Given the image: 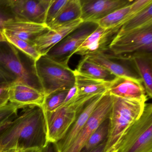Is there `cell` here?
<instances>
[{
  "mask_svg": "<svg viewBox=\"0 0 152 152\" xmlns=\"http://www.w3.org/2000/svg\"><path fill=\"white\" fill-rule=\"evenodd\" d=\"M48 143L44 111L39 107H29L0 135V152L11 148L42 149Z\"/></svg>",
  "mask_w": 152,
  "mask_h": 152,
  "instance_id": "1",
  "label": "cell"
},
{
  "mask_svg": "<svg viewBox=\"0 0 152 152\" xmlns=\"http://www.w3.org/2000/svg\"><path fill=\"white\" fill-rule=\"evenodd\" d=\"M111 97L110 126L104 152H117L122 139L140 118L146 103L115 96Z\"/></svg>",
  "mask_w": 152,
  "mask_h": 152,
  "instance_id": "2",
  "label": "cell"
},
{
  "mask_svg": "<svg viewBox=\"0 0 152 152\" xmlns=\"http://www.w3.org/2000/svg\"><path fill=\"white\" fill-rule=\"evenodd\" d=\"M7 42H0V71L10 84L21 82L42 91L36 76L34 62Z\"/></svg>",
  "mask_w": 152,
  "mask_h": 152,
  "instance_id": "3",
  "label": "cell"
},
{
  "mask_svg": "<svg viewBox=\"0 0 152 152\" xmlns=\"http://www.w3.org/2000/svg\"><path fill=\"white\" fill-rule=\"evenodd\" d=\"M34 68L45 96L57 91L70 89L75 85L74 71L46 55L34 61Z\"/></svg>",
  "mask_w": 152,
  "mask_h": 152,
  "instance_id": "4",
  "label": "cell"
},
{
  "mask_svg": "<svg viewBox=\"0 0 152 152\" xmlns=\"http://www.w3.org/2000/svg\"><path fill=\"white\" fill-rule=\"evenodd\" d=\"M91 97L78 95L73 101L53 112L44 111L48 142L56 143L64 137L80 110Z\"/></svg>",
  "mask_w": 152,
  "mask_h": 152,
  "instance_id": "5",
  "label": "cell"
},
{
  "mask_svg": "<svg viewBox=\"0 0 152 152\" xmlns=\"http://www.w3.org/2000/svg\"><path fill=\"white\" fill-rule=\"evenodd\" d=\"M116 152H152V104L145 103L140 118L124 136Z\"/></svg>",
  "mask_w": 152,
  "mask_h": 152,
  "instance_id": "6",
  "label": "cell"
},
{
  "mask_svg": "<svg viewBox=\"0 0 152 152\" xmlns=\"http://www.w3.org/2000/svg\"><path fill=\"white\" fill-rule=\"evenodd\" d=\"M108 51L115 56L126 57L139 53H152V23L117 34Z\"/></svg>",
  "mask_w": 152,
  "mask_h": 152,
  "instance_id": "7",
  "label": "cell"
},
{
  "mask_svg": "<svg viewBox=\"0 0 152 152\" xmlns=\"http://www.w3.org/2000/svg\"><path fill=\"white\" fill-rule=\"evenodd\" d=\"M98 26L96 22H83L45 55L56 62L68 66L72 56Z\"/></svg>",
  "mask_w": 152,
  "mask_h": 152,
  "instance_id": "8",
  "label": "cell"
},
{
  "mask_svg": "<svg viewBox=\"0 0 152 152\" xmlns=\"http://www.w3.org/2000/svg\"><path fill=\"white\" fill-rule=\"evenodd\" d=\"M112 106V97L108 92H106L71 145L63 152H80L100 124L109 117Z\"/></svg>",
  "mask_w": 152,
  "mask_h": 152,
  "instance_id": "9",
  "label": "cell"
},
{
  "mask_svg": "<svg viewBox=\"0 0 152 152\" xmlns=\"http://www.w3.org/2000/svg\"><path fill=\"white\" fill-rule=\"evenodd\" d=\"M86 57L91 61L107 69L117 77H127L142 83L131 57L115 56L108 51Z\"/></svg>",
  "mask_w": 152,
  "mask_h": 152,
  "instance_id": "10",
  "label": "cell"
},
{
  "mask_svg": "<svg viewBox=\"0 0 152 152\" xmlns=\"http://www.w3.org/2000/svg\"><path fill=\"white\" fill-rule=\"evenodd\" d=\"M51 0H10L16 20L45 24Z\"/></svg>",
  "mask_w": 152,
  "mask_h": 152,
  "instance_id": "11",
  "label": "cell"
},
{
  "mask_svg": "<svg viewBox=\"0 0 152 152\" xmlns=\"http://www.w3.org/2000/svg\"><path fill=\"white\" fill-rule=\"evenodd\" d=\"M132 0H80L83 22H96L114 11L131 5Z\"/></svg>",
  "mask_w": 152,
  "mask_h": 152,
  "instance_id": "12",
  "label": "cell"
},
{
  "mask_svg": "<svg viewBox=\"0 0 152 152\" xmlns=\"http://www.w3.org/2000/svg\"><path fill=\"white\" fill-rule=\"evenodd\" d=\"M120 28L106 29L99 26L84 40L74 54L83 57L108 51L111 42L119 32Z\"/></svg>",
  "mask_w": 152,
  "mask_h": 152,
  "instance_id": "13",
  "label": "cell"
},
{
  "mask_svg": "<svg viewBox=\"0 0 152 152\" xmlns=\"http://www.w3.org/2000/svg\"><path fill=\"white\" fill-rule=\"evenodd\" d=\"M105 93L95 95L85 103L78 113L75 120L64 137L55 143L58 152H64L71 145L78 133L86 124Z\"/></svg>",
  "mask_w": 152,
  "mask_h": 152,
  "instance_id": "14",
  "label": "cell"
},
{
  "mask_svg": "<svg viewBox=\"0 0 152 152\" xmlns=\"http://www.w3.org/2000/svg\"><path fill=\"white\" fill-rule=\"evenodd\" d=\"M45 98L42 91L23 83L14 82L10 85V102L20 108L33 106L42 107Z\"/></svg>",
  "mask_w": 152,
  "mask_h": 152,
  "instance_id": "15",
  "label": "cell"
},
{
  "mask_svg": "<svg viewBox=\"0 0 152 152\" xmlns=\"http://www.w3.org/2000/svg\"><path fill=\"white\" fill-rule=\"evenodd\" d=\"M107 92L111 96L145 103L148 98L142 83L127 77H117L110 83Z\"/></svg>",
  "mask_w": 152,
  "mask_h": 152,
  "instance_id": "16",
  "label": "cell"
},
{
  "mask_svg": "<svg viewBox=\"0 0 152 152\" xmlns=\"http://www.w3.org/2000/svg\"><path fill=\"white\" fill-rule=\"evenodd\" d=\"M83 22L81 19H78L59 28L50 29L37 37L34 41L33 46L41 56H44Z\"/></svg>",
  "mask_w": 152,
  "mask_h": 152,
  "instance_id": "17",
  "label": "cell"
},
{
  "mask_svg": "<svg viewBox=\"0 0 152 152\" xmlns=\"http://www.w3.org/2000/svg\"><path fill=\"white\" fill-rule=\"evenodd\" d=\"M49 30L45 24L15 20L6 23L3 30L33 45L37 37Z\"/></svg>",
  "mask_w": 152,
  "mask_h": 152,
  "instance_id": "18",
  "label": "cell"
},
{
  "mask_svg": "<svg viewBox=\"0 0 152 152\" xmlns=\"http://www.w3.org/2000/svg\"><path fill=\"white\" fill-rule=\"evenodd\" d=\"M131 57L134 61L142 80L148 97H152V53L135 54Z\"/></svg>",
  "mask_w": 152,
  "mask_h": 152,
  "instance_id": "19",
  "label": "cell"
},
{
  "mask_svg": "<svg viewBox=\"0 0 152 152\" xmlns=\"http://www.w3.org/2000/svg\"><path fill=\"white\" fill-rule=\"evenodd\" d=\"M74 71L78 95L95 96L107 92L110 83L96 80Z\"/></svg>",
  "mask_w": 152,
  "mask_h": 152,
  "instance_id": "20",
  "label": "cell"
},
{
  "mask_svg": "<svg viewBox=\"0 0 152 152\" xmlns=\"http://www.w3.org/2000/svg\"><path fill=\"white\" fill-rule=\"evenodd\" d=\"M75 70L83 75L106 82L111 83L117 78L107 69L91 61L86 56L82 58Z\"/></svg>",
  "mask_w": 152,
  "mask_h": 152,
  "instance_id": "21",
  "label": "cell"
},
{
  "mask_svg": "<svg viewBox=\"0 0 152 152\" xmlns=\"http://www.w3.org/2000/svg\"><path fill=\"white\" fill-rule=\"evenodd\" d=\"M81 13L80 0H69L58 16L49 26V28L54 30L80 19Z\"/></svg>",
  "mask_w": 152,
  "mask_h": 152,
  "instance_id": "22",
  "label": "cell"
},
{
  "mask_svg": "<svg viewBox=\"0 0 152 152\" xmlns=\"http://www.w3.org/2000/svg\"><path fill=\"white\" fill-rule=\"evenodd\" d=\"M150 23H152V2L123 24L117 34L137 29Z\"/></svg>",
  "mask_w": 152,
  "mask_h": 152,
  "instance_id": "23",
  "label": "cell"
},
{
  "mask_svg": "<svg viewBox=\"0 0 152 152\" xmlns=\"http://www.w3.org/2000/svg\"><path fill=\"white\" fill-rule=\"evenodd\" d=\"M109 126L110 120L108 117L100 124L96 129L91 134L80 152H90L107 140Z\"/></svg>",
  "mask_w": 152,
  "mask_h": 152,
  "instance_id": "24",
  "label": "cell"
},
{
  "mask_svg": "<svg viewBox=\"0 0 152 152\" xmlns=\"http://www.w3.org/2000/svg\"><path fill=\"white\" fill-rule=\"evenodd\" d=\"M130 11V5L114 11L96 23L99 27L104 29L121 27V26L128 20Z\"/></svg>",
  "mask_w": 152,
  "mask_h": 152,
  "instance_id": "25",
  "label": "cell"
},
{
  "mask_svg": "<svg viewBox=\"0 0 152 152\" xmlns=\"http://www.w3.org/2000/svg\"><path fill=\"white\" fill-rule=\"evenodd\" d=\"M2 33L6 41L13 45L34 62L41 56L32 44L15 37L4 30H2Z\"/></svg>",
  "mask_w": 152,
  "mask_h": 152,
  "instance_id": "26",
  "label": "cell"
},
{
  "mask_svg": "<svg viewBox=\"0 0 152 152\" xmlns=\"http://www.w3.org/2000/svg\"><path fill=\"white\" fill-rule=\"evenodd\" d=\"M69 90H59L45 96L42 108L44 112H51L60 107L64 101Z\"/></svg>",
  "mask_w": 152,
  "mask_h": 152,
  "instance_id": "27",
  "label": "cell"
},
{
  "mask_svg": "<svg viewBox=\"0 0 152 152\" xmlns=\"http://www.w3.org/2000/svg\"><path fill=\"white\" fill-rule=\"evenodd\" d=\"M15 20L10 0H0V31H2L6 23Z\"/></svg>",
  "mask_w": 152,
  "mask_h": 152,
  "instance_id": "28",
  "label": "cell"
},
{
  "mask_svg": "<svg viewBox=\"0 0 152 152\" xmlns=\"http://www.w3.org/2000/svg\"><path fill=\"white\" fill-rule=\"evenodd\" d=\"M69 0H51L46 15L45 24L49 26L58 16Z\"/></svg>",
  "mask_w": 152,
  "mask_h": 152,
  "instance_id": "29",
  "label": "cell"
},
{
  "mask_svg": "<svg viewBox=\"0 0 152 152\" xmlns=\"http://www.w3.org/2000/svg\"><path fill=\"white\" fill-rule=\"evenodd\" d=\"M18 109L20 108L18 106L10 102L0 108V125L11 119L16 118Z\"/></svg>",
  "mask_w": 152,
  "mask_h": 152,
  "instance_id": "30",
  "label": "cell"
},
{
  "mask_svg": "<svg viewBox=\"0 0 152 152\" xmlns=\"http://www.w3.org/2000/svg\"><path fill=\"white\" fill-rule=\"evenodd\" d=\"M10 85L8 83L0 85V108L8 104Z\"/></svg>",
  "mask_w": 152,
  "mask_h": 152,
  "instance_id": "31",
  "label": "cell"
},
{
  "mask_svg": "<svg viewBox=\"0 0 152 152\" xmlns=\"http://www.w3.org/2000/svg\"><path fill=\"white\" fill-rule=\"evenodd\" d=\"M78 96V90L76 85H75L73 87H72L68 91L67 95L65 99L63 104H67L72 101L74 99L76 96Z\"/></svg>",
  "mask_w": 152,
  "mask_h": 152,
  "instance_id": "32",
  "label": "cell"
},
{
  "mask_svg": "<svg viewBox=\"0 0 152 152\" xmlns=\"http://www.w3.org/2000/svg\"><path fill=\"white\" fill-rule=\"evenodd\" d=\"M42 152H58L56 144L48 142L46 146L42 149Z\"/></svg>",
  "mask_w": 152,
  "mask_h": 152,
  "instance_id": "33",
  "label": "cell"
},
{
  "mask_svg": "<svg viewBox=\"0 0 152 152\" xmlns=\"http://www.w3.org/2000/svg\"><path fill=\"white\" fill-rule=\"evenodd\" d=\"M15 119H11V120L6 122L5 123L0 125V135L2 134L3 132L11 125L12 122Z\"/></svg>",
  "mask_w": 152,
  "mask_h": 152,
  "instance_id": "34",
  "label": "cell"
},
{
  "mask_svg": "<svg viewBox=\"0 0 152 152\" xmlns=\"http://www.w3.org/2000/svg\"><path fill=\"white\" fill-rule=\"evenodd\" d=\"M107 140L103 142L101 145H99L97 147L91 151L90 152H104Z\"/></svg>",
  "mask_w": 152,
  "mask_h": 152,
  "instance_id": "35",
  "label": "cell"
},
{
  "mask_svg": "<svg viewBox=\"0 0 152 152\" xmlns=\"http://www.w3.org/2000/svg\"><path fill=\"white\" fill-rule=\"evenodd\" d=\"M10 84L9 83L6 77L4 76V75L0 71V85L3 84Z\"/></svg>",
  "mask_w": 152,
  "mask_h": 152,
  "instance_id": "36",
  "label": "cell"
},
{
  "mask_svg": "<svg viewBox=\"0 0 152 152\" xmlns=\"http://www.w3.org/2000/svg\"><path fill=\"white\" fill-rule=\"evenodd\" d=\"M42 149L39 148H31L20 150V152H42Z\"/></svg>",
  "mask_w": 152,
  "mask_h": 152,
  "instance_id": "37",
  "label": "cell"
},
{
  "mask_svg": "<svg viewBox=\"0 0 152 152\" xmlns=\"http://www.w3.org/2000/svg\"><path fill=\"white\" fill-rule=\"evenodd\" d=\"M20 150L18 149H15V148H11V149H8V150H5V151H1L0 152H20Z\"/></svg>",
  "mask_w": 152,
  "mask_h": 152,
  "instance_id": "38",
  "label": "cell"
},
{
  "mask_svg": "<svg viewBox=\"0 0 152 152\" xmlns=\"http://www.w3.org/2000/svg\"><path fill=\"white\" fill-rule=\"evenodd\" d=\"M3 41H6V40L2 34V31H0V42Z\"/></svg>",
  "mask_w": 152,
  "mask_h": 152,
  "instance_id": "39",
  "label": "cell"
}]
</instances>
